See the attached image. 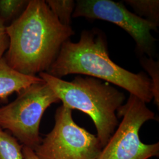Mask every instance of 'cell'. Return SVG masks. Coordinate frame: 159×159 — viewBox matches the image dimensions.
<instances>
[{
	"label": "cell",
	"instance_id": "3957f363",
	"mask_svg": "<svg viewBox=\"0 0 159 159\" xmlns=\"http://www.w3.org/2000/svg\"><path fill=\"white\" fill-rule=\"evenodd\" d=\"M39 77L49 85L64 106L87 114L96 128L103 148L119 125L117 111L125 94L113 85L96 78L77 75L71 81L43 72Z\"/></svg>",
	"mask_w": 159,
	"mask_h": 159
},
{
	"label": "cell",
	"instance_id": "6da1fadb",
	"mask_svg": "<svg viewBox=\"0 0 159 159\" xmlns=\"http://www.w3.org/2000/svg\"><path fill=\"white\" fill-rule=\"evenodd\" d=\"M9 47L4 57L18 72H47L63 43L74 34L62 24L43 0H29L23 13L6 27Z\"/></svg>",
	"mask_w": 159,
	"mask_h": 159
},
{
	"label": "cell",
	"instance_id": "5b68a950",
	"mask_svg": "<svg viewBox=\"0 0 159 159\" xmlns=\"http://www.w3.org/2000/svg\"><path fill=\"white\" fill-rule=\"evenodd\" d=\"M117 116L122 120L97 159H148L159 156V143L145 144L140 138L142 125L155 119V114L146 102L130 94L118 109Z\"/></svg>",
	"mask_w": 159,
	"mask_h": 159
},
{
	"label": "cell",
	"instance_id": "8fae6325",
	"mask_svg": "<svg viewBox=\"0 0 159 159\" xmlns=\"http://www.w3.org/2000/svg\"><path fill=\"white\" fill-rule=\"evenodd\" d=\"M29 2V0H0V18L6 26L23 13Z\"/></svg>",
	"mask_w": 159,
	"mask_h": 159
},
{
	"label": "cell",
	"instance_id": "52a82bcc",
	"mask_svg": "<svg viewBox=\"0 0 159 159\" xmlns=\"http://www.w3.org/2000/svg\"><path fill=\"white\" fill-rule=\"evenodd\" d=\"M73 17L113 23L134 40L139 55L146 54L149 58L155 56L156 39L152 31H157L159 26L129 11L121 2L111 0H79L75 2Z\"/></svg>",
	"mask_w": 159,
	"mask_h": 159
},
{
	"label": "cell",
	"instance_id": "7a4b0ae2",
	"mask_svg": "<svg viewBox=\"0 0 159 159\" xmlns=\"http://www.w3.org/2000/svg\"><path fill=\"white\" fill-rule=\"evenodd\" d=\"M46 73L58 79L69 74L85 75L124 89L146 103L153 99L150 77L114 63L108 54L106 35L98 29L83 31L77 43L65 41Z\"/></svg>",
	"mask_w": 159,
	"mask_h": 159
},
{
	"label": "cell",
	"instance_id": "7c38bea8",
	"mask_svg": "<svg viewBox=\"0 0 159 159\" xmlns=\"http://www.w3.org/2000/svg\"><path fill=\"white\" fill-rule=\"evenodd\" d=\"M46 3L60 22L66 26H71L75 2L73 0H47Z\"/></svg>",
	"mask_w": 159,
	"mask_h": 159
},
{
	"label": "cell",
	"instance_id": "30bf717a",
	"mask_svg": "<svg viewBox=\"0 0 159 159\" xmlns=\"http://www.w3.org/2000/svg\"><path fill=\"white\" fill-rule=\"evenodd\" d=\"M23 147L14 137L0 128V159H24Z\"/></svg>",
	"mask_w": 159,
	"mask_h": 159
},
{
	"label": "cell",
	"instance_id": "9c48e42d",
	"mask_svg": "<svg viewBox=\"0 0 159 159\" xmlns=\"http://www.w3.org/2000/svg\"><path fill=\"white\" fill-rule=\"evenodd\" d=\"M125 2L132 7L138 16L159 26V0H127Z\"/></svg>",
	"mask_w": 159,
	"mask_h": 159
},
{
	"label": "cell",
	"instance_id": "4fadbf2b",
	"mask_svg": "<svg viewBox=\"0 0 159 159\" xmlns=\"http://www.w3.org/2000/svg\"><path fill=\"white\" fill-rule=\"evenodd\" d=\"M140 63L149 74L150 79L152 84V91L155 104L159 106V61H156L153 58L142 56Z\"/></svg>",
	"mask_w": 159,
	"mask_h": 159
},
{
	"label": "cell",
	"instance_id": "9a60e30c",
	"mask_svg": "<svg viewBox=\"0 0 159 159\" xmlns=\"http://www.w3.org/2000/svg\"><path fill=\"white\" fill-rule=\"evenodd\" d=\"M22 152L24 159H39L35 153L34 150L30 148L23 146Z\"/></svg>",
	"mask_w": 159,
	"mask_h": 159
},
{
	"label": "cell",
	"instance_id": "ba28073f",
	"mask_svg": "<svg viewBox=\"0 0 159 159\" xmlns=\"http://www.w3.org/2000/svg\"><path fill=\"white\" fill-rule=\"evenodd\" d=\"M42 81L40 77L18 72L8 65L4 57L0 58V101H6L14 93L18 94L30 85Z\"/></svg>",
	"mask_w": 159,
	"mask_h": 159
},
{
	"label": "cell",
	"instance_id": "5bb4252c",
	"mask_svg": "<svg viewBox=\"0 0 159 159\" xmlns=\"http://www.w3.org/2000/svg\"><path fill=\"white\" fill-rule=\"evenodd\" d=\"M6 27V24L0 18V58L4 57L9 47V38Z\"/></svg>",
	"mask_w": 159,
	"mask_h": 159
},
{
	"label": "cell",
	"instance_id": "8992f818",
	"mask_svg": "<svg viewBox=\"0 0 159 159\" xmlns=\"http://www.w3.org/2000/svg\"><path fill=\"white\" fill-rule=\"evenodd\" d=\"M55 124L34 150L39 159H97L102 146L97 136L75 123L72 110L57 108Z\"/></svg>",
	"mask_w": 159,
	"mask_h": 159
},
{
	"label": "cell",
	"instance_id": "277c9868",
	"mask_svg": "<svg viewBox=\"0 0 159 159\" xmlns=\"http://www.w3.org/2000/svg\"><path fill=\"white\" fill-rule=\"evenodd\" d=\"M60 102L46 82L30 85L15 100L0 107V128L10 131L23 146L34 150L40 144V122L51 104Z\"/></svg>",
	"mask_w": 159,
	"mask_h": 159
}]
</instances>
